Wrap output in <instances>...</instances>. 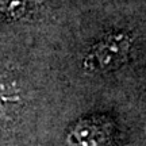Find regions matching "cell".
I'll return each instance as SVG.
<instances>
[{
  "mask_svg": "<svg viewBox=\"0 0 146 146\" xmlns=\"http://www.w3.org/2000/svg\"><path fill=\"white\" fill-rule=\"evenodd\" d=\"M34 0H0V10L11 18H21L33 8Z\"/></svg>",
  "mask_w": 146,
  "mask_h": 146,
  "instance_id": "obj_2",
  "label": "cell"
},
{
  "mask_svg": "<svg viewBox=\"0 0 146 146\" xmlns=\"http://www.w3.org/2000/svg\"><path fill=\"white\" fill-rule=\"evenodd\" d=\"M129 52V41L123 35L110 36L108 39L99 43L89 53L88 60H85V65L96 66L99 69L114 68L122 64Z\"/></svg>",
  "mask_w": 146,
  "mask_h": 146,
  "instance_id": "obj_1",
  "label": "cell"
}]
</instances>
